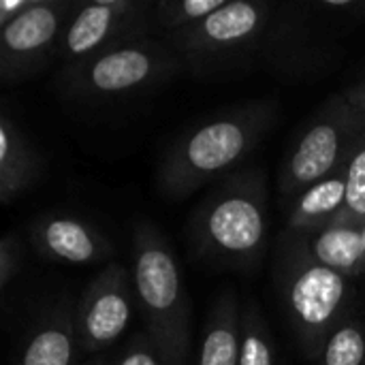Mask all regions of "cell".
Here are the masks:
<instances>
[{
    "mask_svg": "<svg viewBox=\"0 0 365 365\" xmlns=\"http://www.w3.org/2000/svg\"><path fill=\"white\" fill-rule=\"evenodd\" d=\"M130 257L137 308L148 336L165 365H186L192 340L190 297L178 259L154 222H135Z\"/></svg>",
    "mask_w": 365,
    "mask_h": 365,
    "instance_id": "cell-4",
    "label": "cell"
},
{
    "mask_svg": "<svg viewBox=\"0 0 365 365\" xmlns=\"http://www.w3.org/2000/svg\"><path fill=\"white\" fill-rule=\"evenodd\" d=\"M308 4L319 19L340 34L344 30L365 26V0H314Z\"/></svg>",
    "mask_w": 365,
    "mask_h": 365,
    "instance_id": "cell-21",
    "label": "cell"
},
{
    "mask_svg": "<svg viewBox=\"0 0 365 365\" xmlns=\"http://www.w3.org/2000/svg\"><path fill=\"white\" fill-rule=\"evenodd\" d=\"M113 365H165V361L148 331H139L126 342Z\"/></svg>",
    "mask_w": 365,
    "mask_h": 365,
    "instance_id": "cell-23",
    "label": "cell"
},
{
    "mask_svg": "<svg viewBox=\"0 0 365 365\" xmlns=\"http://www.w3.org/2000/svg\"><path fill=\"white\" fill-rule=\"evenodd\" d=\"M79 4L68 0H36L24 15L0 26V79L19 83L41 73L53 58L62 34Z\"/></svg>",
    "mask_w": 365,
    "mask_h": 365,
    "instance_id": "cell-10",
    "label": "cell"
},
{
    "mask_svg": "<svg viewBox=\"0 0 365 365\" xmlns=\"http://www.w3.org/2000/svg\"><path fill=\"white\" fill-rule=\"evenodd\" d=\"M86 365H113L109 359H105V357H96V359H90Z\"/></svg>",
    "mask_w": 365,
    "mask_h": 365,
    "instance_id": "cell-27",
    "label": "cell"
},
{
    "mask_svg": "<svg viewBox=\"0 0 365 365\" xmlns=\"http://www.w3.org/2000/svg\"><path fill=\"white\" fill-rule=\"evenodd\" d=\"M240 299L233 289H225L205 321L199 365H240Z\"/></svg>",
    "mask_w": 365,
    "mask_h": 365,
    "instance_id": "cell-17",
    "label": "cell"
},
{
    "mask_svg": "<svg viewBox=\"0 0 365 365\" xmlns=\"http://www.w3.org/2000/svg\"><path fill=\"white\" fill-rule=\"evenodd\" d=\"M240 365H278L274 336L259 304L252 299L242 306Z\"/></svg>",
    "mask_w": 365,
    "mask_h": 365,
    "instance_id": "cell-18",
    "label": "cell"
},
{
    "mask_svg": "<svg viewBox=\"0 0 365 365\" xmlns=\"http://www.w3.org/2000/svg\"><path fill=\"white\" fill-rule=\"evenodd\" d=\"M353 107H357V109H361L365 111V79L364 81H357V83H353L351 88H346L344 92H340Z\"/></svg>",
    "mask_w": 365,
    "mask_h": 365,
    "instance_id": "cell-26",
    "label": "cell"
},
{
    "mask_svg": "<svg viewBox=\"0 0 365 365\" xmlns=\"http://www.w3.org/2000/svg\"><path fill=\"white\" fill-rule=\"evenodd\" d=\"M229 0H156L154 2V30L156 36H169L188 30L216 11Z\"/></svg>",
    "mask_w": 365,
    "mask_h": 365,
    "instance_id": "cell-19",
    "label": "cell"
},
{
    "mask_svg": "<svg viewBox=\"0 0 365 365\" xmlns=\"http://www.w3.org/2000/svg\"><path fill=\"white\" fill-rule=\"evenodd\" d=\"M314 365H365V321L351 314L325 342Z\"/></svg>",
    "mask_w": 365,
    "mask_h": 365,
    "instance_id": "cell-20",
    "label": "cell"
},
{
    "mask_svg": "<svg viewBox=\"0 0 365 365\" xmlns=\"http://www.w3.org/2000/svg\"><path fill=\"white\" fill-rule=\"evenodd\" d=\"M186 73L180 53L163 38L150 36L83 62L64 64L60 92L75 101H109L150 92Z\"/></svg>",
    "mask_w": 365,
    "mask_h": 365,
    "instance_id": "cell-7",
    "label": "cell"
},
{
    "mask_svg": "<svg viewBox=\"0 0 365 365\" xmlns=\"http://www.w3.org/2000/svg\"><path fill=\"white\" fill-rule=\"evenodd\" d=\"M365 145V111L342 94L329 96L299 128L278 175V190L287 205L308 186L346 169Z\"/></svg>",
    "mask_w": 365,
    "mask_h": 365,
    "instance_id": "cell-6",
    "label": "cell"
},
{
    "mask_svg": "<svg viewBox=\"0 0 365 365\" xmlns=\"http://www.w3.org/2000/svg\"><path fill=\"white\" fill-rule=\"evenodd\" d=\"M21 263H24L21 242L15 237V233H6L0 240V291L2 295L9 293L11 282L19 276Z\"/></svg>",
    "mask_w": 365,
    "mask_h": 365,
    "instance_id": "cell-24",
    "label": "cell"
},
{
    "mask_svg": "<svg viewBox=\"0 0 365 365\" xmlns=\"http://www.w3.org/2000/svg\"><path fill=\"white\" fill-rule=\"evenodd\" d=\"M79 357L75 302L62 297L32 323L15 365H77Z\"/></svg>",
    "mask_w": 365,
    "mask_h": 365,
    "instance_id": "cell-13",
    "label": "cell"
},
{
    "mask_svg": "<svg viewBox=\"0 0 365 365\" xmlns=\"http://www.w3.org/2000/svg\"><path fill=\"white\" fill-rule=\"evenodd\" d=\"M36 0H2L0 2V26L13 21L15 17L24 15Z\"/></svg>",
    "mask_w": 365,
    "mask_h": 365,
    "instance_id": "cell-25",
    "label": "cell"
},
{
    "mask_svg": "<svg viewBox=\"0 0 365 365\" xmlns=\"http://www.w3.org/2000/svg\"><path fill=\"white\" fill-rule=\"evenodd\" d=\"M274 278L287 321L304 355L314 364L329 336L353 314V282L319 263L302 235L287 229L278 240Z\"/></svg>",
    "mask_w": 365,
    "mask_h": 365,
    "instance_id": "cell-3",
    "label": "cell"
},
{
    "mask_svg": "<svg viewBox=\"0 0 365 365\" xmlns=\"http://www.w3.org/2000/svg\"><path fill=\"white\" fill-rule=\"evenodd\" d=\"M135 282L122 263H109L75 302V331L81 355H98L118 342L135 312Z\"/></svg>",
    "mask_w": 365,
    "mask_h": 365,
    "instance_id": "cell-11",
    "label": "cell"
},
{
    "mask_svg": "<svg viewBox=\"0 0 365 365\" xmlns=\"http://www.w3.org/2000/svg\"><path fill=\"white\" fill-rule=\"evenodd\" d=\"M302 240L319 263L338 274L351 280L365 274V220L331 225L319 233L302 235Z\"/></svg>",
    "mask_w": 365,
    "mask_h": 365,
    "instance_id": "cell-16",
    "label": "cell"
},
{
    "mask_svg": "<svg viewBox=\"0 0 365 365\" xmlns=\"http://www.w3.org/2000/svg\"><path fill=\"white\" fill-rule=\"evenodd\" d=\"M278 122V103L246 101L190 126L158 165V190L169 201L186 199L212 182H222L261 145Z\"/></svg>",
    "mask_w": 365,
    "mask_h": 365,
    "instance_id": "cell-1",
    "label": "cell"
},
{
    "mask_svg": "<svg viewBox=\"0 0 365 365\" xmlns=\"http://www.w3.org/2000/svg\"><path fill=\"white\" fill-rule=\"evenodd\" d=\"M156 36L154 0H98L79 4L68 21L58 60L75 64L105 51Z\"/></svg>",
    "mask_w": 365,
    "mask_h": 365,
    "instance_id": "cell-9",
    "label": "cell"
},
{
    "mask_svg": "<svg viewBox=\"0 0 365 365\" xmlns=\"http://www.w3.org/2000/svg\"><path fill=\"white\" fill-rule=\"evenodd\" d=\"M365 220V145L355 154L349 165V188H346V207L336 225Z\"/></svg>",
    "mask_w": 365,
    "mask_h": 365,
    "instance_id": "cell-22",
    "label": "cell"
},
{
    "mask_svg": "<svg viewBox=\"0 0 365 365\" xmlns=\"http://www.w3.org/2000/svg\"><path fill=\"white\" fill-rule=\"evenodd\" d=\"M28 240L43 259L64 265H94L113 255V246L103 231L71 214L36 216L28 225Z\"/></svg>",
    "mask_w": 365,
    "mask_h": 365,
    "instance_id": "cell-12",
    "label": "cell"
},
{
    "mask_svg": "<svg viewBox=\"0 0 365 365\" xmlns=\"http://www.w3.org/2000/svg\"><path fill=\"white\" fill-rule=\"evenodd\" d=\"M346 188L349 167L302 190L284 205L287 231L312 235L336 225L346 207Z\"/></svg>",
    "mask_w": 365,
    "mask_h": 365,
    "instance_id": "cell-14",
    "label": "cell"
},
{
    "mask_svg": "<svg viewBox=\"0 0 365 365\" xmlns=\"http://www.w3.org/2000/svg\"><path fill=\"white\" fill-rule=\"evenodd\" d=\"M188 242L197 261L222 269H255L267 250V175L240 169L195 207Z\"/></svg>",
    "mask_w": 365,
    "mask_h": 365,
    "instance_id": "cell-2",
    "label": "cell"
},
{
    "mask_svg": "<svg viewBox=\"0 0 365 365\" xmlns=\"http://www.w3.org/2000/svg\"><path fill=\"white\" fill-rule=\"evenodd\" d=\"M43 156L21 126L9 115L0 118V201L11 205L41 178Z\"/></svg>",
    "mask_w": 365,
    "mask_h": 365,
    "instance_id": "cell-15",
    "label": "cell"
},
{
    "mask_svg": "<svg viewBox=\"0 0 365 365\" xmlns=\"http://www.w3.org/2000/svg\"><path fill=\"white\" fill-rule=\"evenodd\" d=\"M340 32L308 2H274L263 41V66L289 81H312L344 60Z\"/></svg>",
    "mask_w": 365,
    "mask_h": 365,
    "instance_id": "cell-8",
    "label": "cell"
},
{
    "mask_svg": "<svg viewBox=\"0 0 365 365\" xmlns=\"http://www.w3.org/2000/svg\"><path fill=\"white\" fill-rule=\"evenodd\" d=\"M274 2L229 0L201 24L163 36L182 58L184 71L203 81L242 77L263 66V41Z\"/></svg>",
    "mask_w": 365,
    "mask_h": 365,
    "instance_id": "cell-5",
    "label": "cell"
}]
</instances>
